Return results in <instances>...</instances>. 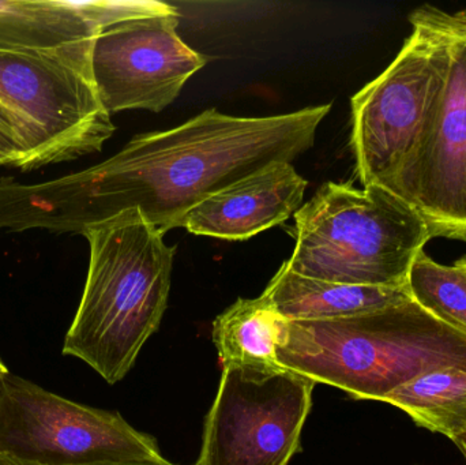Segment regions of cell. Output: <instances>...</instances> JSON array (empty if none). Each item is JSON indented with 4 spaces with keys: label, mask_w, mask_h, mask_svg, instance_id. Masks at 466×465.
Returning <instances> with one entry per match:
<instances>
[{
    "label": "cell",
    "mask_w": 466,
    "mask_h": 465,
    "mask_svg": "<svg viewBox=\"0 0 466 465\" xmlns=\"http://www.w3.org/2000/svg\"><path fill=\"white\" fill-rule=\"evenodd\" d=\"M456 264L459 265V267H461L462 269L465 270L466 273V256L461 257V258L457 259Z\"/></svg>",
    "instance_id": "21"
},
{
    "label": "cell",
    "mask_w": 466,
    "mask_h": 465,
    "mask_svg": "<svg viewBox=\"0 0 466 465\" xmlns=\"http://www.w3.org/2000/svg\"><path fill=\"white\" fill-rule=\"evenodd\" d=\"M163 465H175V464H172L171 461H167V463L163 464Z\"/></svg>",
    "instance_id": "23"
},
{
    "label": "cell",
    "mask_w": 466,
    "mask_h": 465,
    "mask_svg": "<svg viewBox=\"0 0 466 465\" xmlns=\"http://www.w3.org/2000/svg\"><path fill=\"white\" fill-rule=\"evenodd\" d=\"M22 155L21 126L15 115L0 103V156L7 160L8 166L15 167Z\"/></svg>",
    "instance_id": "17"
},
{
    "label": "cell",
    "mask_w": 466,
    "mask_h": 465,
    "mask_svg": "<svg viewBox=\"0 0 466 465\" xmlns=\"http://www.w3.org/2000/svg\"><path fill=\"white\" fill-rule=\"evenodd\" d=\"M122 19L117 2H0V49H55L96 38Z\"/></svg>",
    "instance_id": "12"
},
{
    "label": "cell",
    "mask_w": 466,
    "mask_h": 465,
    "mask_svg": "<svg viewBox=\"0 0 466 465\" xmlns=\"http://www.w3.org/2000/svg\"><path fill=\"white\" fill-rule=\"evenodd\" d=\"M81 235L89 243V270L63 354L114 385L160 327L177 246L167 245L138 209L93 224Z\"/></svg>",
    "instance_id": "2"
},
{
    "label": "cell",
    "mask_w": 466,
    "mask_h": 465,
    "mask_svg": "<svg viewBox=\"0 0 466 465\" xmlns=\"http://www.w3.org/2000/svg\"><path fill=\"white\" fill-rule=\"evenodd\" d=\"M407 287L424 310L466 333V273L461 267L440 264L423 250L410 268Z\"/></svg>",
    "instance_id": "16"
},
{
    "label": "cell",
    "mask_w": 466,
    "mask_h": 465,
    "mask_svg": "<svg viewBox=\"0 0 466 465\" xmlns=\"http://www.w3.org/2000/svg\"><path fill=\"white\" fill-rule=\"evenodd\" d=\"M292 257L304 278L348 286L407 287L431 232L402 199L377 186L328 182L295 213Z\"/></svg>",
    "instance_id": "4"
},
{
    "label": "cell",
    "mask_w": 466,
    "mask_h": 465,
    "mask_svg": "<svg viewBox=\"0 0 466 465\" xmlns=\"http://www.w3.org/2000/svg\"><path fill=\"white\" fill-rule=\"evenodd\" d=\"M385 403L451 441L466 433V366H445L397 388Z\"/></svg>",
    "instance_id": "15"
},
{
    "label": "cell",
    "mask_w": 466,
    "mask_h": 465,
    "mask_svg": "<svg viewBox=\"0 0 466 465\" xmlns=\"http://www.w3.org/2000/svg\"><path fill=\"white\" fill-rule=\"evenodd\" d=\"M454 444L460 448V450H461L462 455H464V458L466 459V433L462 434L461 437H459V439L454 441Z\"/></svg>",
    "instance_id": "19"
},
{
    "label": "cell",
    "mask_w": 466,
    "mask_h": 465,
    "mask_svg": "<svg viewBox=\"0 0 466 465\" xmlns=\"http://www.w3.org/2000/svg\"><path fill=\"white\" fill-rule=\"evenodd\" d=\"M279 366L355 400L385 401L393 390L445 366H466V333L415 300L330 321H287Z\"/></svg>",
    "instance_id": "3"
},
{
    "label": "cell",
    "mask_w": 466,
    "mask_h": 465,
    "mask_svg": "<svg viewBox=\"0 0 466 465\" xmlns=\"http://www.w3.org/2000/svg\"><path fill=\"white\" fill-rule=\"evenodd\" d=\"M0 166H8L7 160L0 156Z\"/></svg>",
    "instance_id": "22"
},
{
    "label": "cell",
    "mask_w": 466,
    "mask_h": 465,
    "mask_svg": "<svg viewBox=\"0 0 466 465\" xmlns=\"http://www.w3.org/2000/svg\"><path fill=\"white\" fill-rule=\"evenodd\" d=\"M96 38L55 49H0V103L21 126L22 171L100 152L115 125L93 79Z\"/></svg>",
    "instance_id": "6"
},
{
    "label": "cell",
    "mask_w": 466,
    "mask_h": 465,
    "mask_svg": "<svg viewBox=\"0 0 466 465\" xmlns=\"http://www.w3.org/2000/svg\"><path fill=\"white\" fill-rule=\"evenodd\" d=\"M330 104L238 117L207 109L177 127L139 134L108 160L37 185L0 180V231L82 234L127 209L166 235L213 194L314 145Z\"/></svg>",
    "instance_id": "1"
},
{
    "label": "cell",
    "mask_w": 466,
    "mask_h": 465,
    "mask_svg": "<svg viewBox=\"0 0 466 465\" xmlns=\"http://www.w3.org/2000/svg\"><path fill=\"white\" fill-rule=\"evenodd\" d=\"M0 465H33L24 463V461L16 460V459L10 458V456L3 455L0 453Z\"/></svg>",
    "instance_id": "18"
},
{
    "label": "cell",
    "mask_w": 466,
    "mask_h": 465,
    "mask_svg": "<svg viewBox=\"0 0 466 465\" xmlns=\"http://www.w3.org/2000/svg\"><path fill=\"white\" fill-rule=\"evenodd\" d=\"M317 382L288 369L223 368L196 465H288Z\"/></svg>",
    "instance_id": "8"
},
{
    "label": "cell",
    "mask_w": 466,
    "mask_h": 465,
    "mask_svg": "<svg viewBox=\"0 0 466 465\" xmlns=\"http://www.w3.org/2000/svg\"><path fill=\"white\" fill-rule=\"evenodd\" d=\"M410 21L396 59L352 97L356 175L396 197L431 133L449 70L448 11L426 5Z\"/></svg>",
    "instance_id": "5"
},
{
    "label": "cell",
    "mask_w": 466,
    "mask_h": 465,
    "mask_svg": "<svg viewBox=\"0 0 466 465\" xmlns=\"http://www.w3.org/2000/svg\"><path fill=\"white\" fill-rule=\"evenodd\" d=\"M8 373H10V371H8L7 366L0 359V385H2L3 379H5Z\"/></svg>",
    "instance_id": "20"
},
{
    "label": "cell",
    "mask_w": 466,
    "mask_h": 465,
    "mask_svg": "<svg viewBox=\"0 0 466 465\" xmlns=\"http://www.w3.org/2000/svg\"><path fill=\"white\" fill-rule=\"evenodd\" d=\"M0 453L33 465H163L157 441L117 412L92 409L8 373Z\"/></svg>",
    "instance_id": "7"
},
{
    "label": "cell",
    "mask_w": 466,
    "mask_h": 465,
    "mask_svg": "<svg viewBox=\"0 0 466 465\" xmlns=\"http://www.w3.org/2000/svg\"><path fill=\"white\" fill-rule=\"evenodd\" d=\"M285 319L259 297L238 299L213 322L212 338L223 368L276 370Z\"/></svg>",
    "instance_id": "14"
},
{
    "label": "cell",
    "mask_w": 466,
    "mask_h": 465,
    "mask_svg": "<svg viewBox=\"0 0 466 465\" xmlns=\"http://www.w3.org/2000/svg\"><path fill=\"white\" fill-rule=\"evenodd\" d=\"M307 180L289 163H276L197 205L183 220L191 234L247 240L300 209Z\"/></svg>",
    "instance_id": "11"
},
{
    "label": "cell",
    "mask_w": 466,
    "mask_h": 465,
    "mask_svg": "<svg viewBox=\"0 0 466 465\" xmlns=\"http://www.w3.org/2000/svg\"><path fill=\"white\" fill-rule=\"evenodd\" d=\"M260 297L287 321H330L412 300L408 287L348 286L304 278L282 264Z\"/></svg>",
    "instance_id": "13"
},
{
    "label": "cell",
    "mask_w": 466,
    "mask_h": 465,
    "mask_svg": "<svg viewBox=\"0 0 466 465\" xmlns=\"http://www.w3.org/2000/svg\"><path fill=\"white\" fill-rule=\"evenodd\" d=\"M449 70L431 133L397 193L432 238L466 243V10L448 13Z\"/></svg>",
    "instance_id": "10"
},
{
    "label": "cell",
    "mask_w": 466,
    "mask_h": 465,
    "mask_svg": "<svg viewBox=\"0 0 466 465\" xmlns=\"http://www.w3.org/2000/svg\"><path fill=\"white\" fill-rule=\"evenodd\" d=\"M179 11L136 16L104 27L96 37L92 71L109 114L161 112L177 100L207 57L177 35Z\"/></svg>",
    "instance_id": "9"
}]
</instances>
